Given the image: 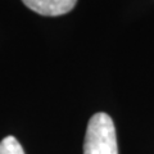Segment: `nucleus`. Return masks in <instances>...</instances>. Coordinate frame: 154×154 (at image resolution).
<instances>
[{"label":"nucleus","instance_id":"3","mask_svg":"<svg viewBox=\"0 0 154 154\" xmlns=\"http://www.w3.org/2000/svg\"><path fill=\"white\" fill-rule=\"evenodd\" d=\"M0 154H25V150L14 136H7L0 141Z\"/></svg>","mask_w":154,"mask_h":154},{"label":"nucleus","instance_id":"1","mask_svg":"<svg viewBox=\"0 0 154 154\" xmlns=\"http://www.w3.org/2000/svg\"><path fill=\"white\" fill-rule=\"evenodd\" d=\"M84 154H118L114 123L107 113H95L90 118L85 135Z\"/></svg>","mask_w":154,"mask_h":154},{"label":"nucleus","instance_id":"2","mask_svg":"<svg viewBox=\"0 0 154 154\" xmlns=\"http://www.w3.org/2000/svg\"><path fill=\"white\" fill-rule=\"evenodd\" d=\"M23 4L31 11L41 16L57 17L71 12L77 0H22Z\"/></svg>","mask_w":154,"mask_h":154}]
</instances>
